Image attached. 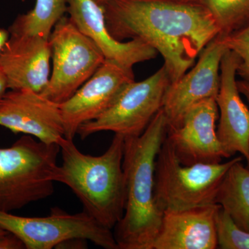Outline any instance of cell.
<instances>
[{
  "mask_svg": "<svg viewBox=\"0 0 249 249\" xmlns=\"http://www.w3.org/2000/svg\"><path fill=\"white\" fill-rule=\"evenodd\" d=\"M116 40L138 39L160 53L170 81H176L219 34L200 1L110 0L101 4Z\"/></svg>",
  "mask_w": 249,
  "mask_h": 249,
  "instance_id": "1",
  "label": "cell"
},
{
  "mask_svg": "<svg viewBox=\"0 0 249 249\" xmlns=\"http://www.w3.org/2000/svg\"><path fill=\"white\" fill-rule=\"evenodd\" d=\"M167 129L161 109L140 136L124 138L125 204L113 232L119 249H153L163 214L154 195L155 162Z\"/></svg>",
  "mask_w": 249,
  "mask_h": 249,
  "instance_id": "2",
  "label": "cell"
},
{
  "mask_svg": "<svg viewBox=\"0 0 249 249\" xmlns=\"http://www.w3.org/2000/svg\"><path fill=\"white\" fill-rule=\"evenodd\" d=\"M59 145L62 163L57 182L68 186L81 201L83 211L112 230L123 217L125 204L124 137L115 134L100 156L85 155L66 138Z\"/></svg>",
  "mask_w": 249,
  "mask_h": 249,
  "instance_id": "3",
  "label": "cell"
},
{
  "mask_svg": "<svg viewBox=\"0 0 249 249\" xmlns=\"http://www.w3.org/2000/svg\"><path fill=\"white\" fill-rule=\"evenodd\" d=\"M60 147L21 137L0 148V211L11 212L52 196L57 182Z\"/></svg>",
  "mask_w": 249,
  "mask_h": 249,
  "instance_id": "4",
  "label": "cell"
},
{
  "mask_svg": "<svg viewBox=\"0 0 249 249\" xmlns=\"http://www.w3.org/2000/svg\"><path fill=\"white\" fill-rule=\"evenodd\" d=\"M243 160L240 156L226 163L184 165L165 137L155 162L154 195L157 207L163 213L216 204L224 175Z\"/></svg>",
  "mask_w": 249,
  "mask_h": 249,
  "instance_id": "5",
  "label": "cell"
},
{
  "mask_svg": "<svg viewBox=\"0 0 249 249\" xmlns=\"http://www.w3.org/2000/svg\"><path fill=\"white\" fill-rule=\"evenodd\" d=\"M49 41L52 71L47 88L40 93L61 104L93 76L106 58L70 17L64 16L58 21Z\"/></svg>",
  "mask_w": 249,
  "mask_h": 249,
  "instance_id": "6",
  "label": "cell"
},
{
  "mask_svg": "<svg viewBox=\"0 0 249 249\" xmlns=\"http://www.w3.org/2000/svg\"><path fill=\"white\" fill-rule=\"evenodd\" d=\"M0 227L19 239L27 249L57 248L73 239L106 249H119L114 232L83 211L71 214L58 207L47 217H21L0 211Z\"/></svg>",
  "mask_w": 249,
  "mask_h": 249,
  "instance_id": "7",
  "label": "cell"
},
{
  "mask_svg": "<svg viewBox=\"0 0 249 249\" xmlns=\"http://www.w3.org/2000/svg\"><path fill=\"white\" fill-rule=\"evenodd\" d=\"M170 83L163 65L146 79L129 83L102 115L82 124L77 134L82 140L103 131H110L124 138L140 136L162 109Z\"/></svg>",
  "mask_w": 249,
  "mask_h": 249,
  "instance_id": "8",
  "label": "cell"
},
{
  "mask_svg": "<svg viewBox=\"0 0 249 249\" xmlns=\"http://www.w3.org/2000/svg\"><path fill=\"white\" fill-rule=\"evenodd\" d=\"M133 81V69L106 59L71 97L60 104L65 138L73 140L82 124L102 115Z\"/></svg>",
  "mask_w": 249,
  "mask_h": 249,
  "instance_id": "9",
  "label": "cell"
},
{
  "mask_svg": "<svg viewBox=\"0 0 249 249\" xmlns=\"http://www.w3.org/2000/svg\"><path fill=\"white\" fill-rule=\"evenodd\" d=\"M227 50L217 36L203 49L196 65L179 79L170 83L162 106L168 129L178 127L186 111L196 103L210 98L216 99L220 85L221 62Z\"/></svg>",
  "mask_w": 249,
  "mask_h": 249,
  "instance_id": "10",
  "label": "cell"
},
{
  "mask_svg": "<svg viewBox=\"0 0 249 249\" xmlns=\"http://www.w3.org/2000/svg\"><path fill=\"white\" fill-rule=\"evenodd\" d=\"M0 126L15 134L60 144L65 137L60 104L29 89H10L0 101Z\"/></svg>",
  "mask_w": 249,
  "mask_h": 249,
  "instance_id": "11",
  "label": "cell"
},
{
  "mask_svg": "<svg viewBox=\"0 0 249 249\" xmlns=\"http://www.w3.org/2000/svg\"><path fill=\"white\" fill-rule=\"evenodd\" d=\"M218 118L215 98H207L192 106L178 127L167 130L181 164H215L228 158L217 137Z\"/></svg>",
  "mask_w": 249,
  "mask_h": 249,
  "instance_id": "12",
  "label": "cell"
},
{
  "mask_svg": "<svg viewBox=\"0 0 249 249\" xmlns=\"http://www.w3.org/2000/svg\"><path fill=\"white\" fill-rule=\"evenodd\" d=\"M240 59L227 50L220 66V85L216 97L219 112L217 134L228 158L237 152L247 160L249 169V109L240 95L237 70Z\"/></svg>",
  "mask_w": 249,
  "mask_h": 249,
  "instance_id": "13",
  "label": "cell"
},
{
  "mask_svg": "<svg viewBox=\"0 0 249 249\" xmlns=\"http://www.w3.org/2000/svg\"><path fill=\"white\" fill-rule=\"evenodd\" d=\"M52 59L49 39L37 36L10 35L0 52V70L9 89L42 93L50 78Z\"/></svg>",
  "mask_w": 249,
  "mask_h": 249,
  "instance_id": "14",
  "label": "cell"
},
{
  "mask_svg": "<svg viewBox=\"0 0 249 249\" xmlns=\"http://www.w3.org/2000/svg\"><path fill=\"white\" fill-rule=\"evenodd\" d=\"M69 17L81 32L90 37L107 60L126 68L155 58L158 52L138 39L127 42L116 40L106 25L101 5L94 0H67Z\"/></svg>",
  "mask_w": 249,
  "mask_h": 249,
  "instance_id": "15",
  "label": "cell"
},
{
  "mask_svg": "<svg viewBox=\"0 0 249 249\" xmlns=\"http://www.w3.org/2000/svg\"><path fill=\"white\" fill-rule=\"evenodd\" d=\"M219 204L163 213L153 249H217L215 218Z\"/></svg>",
  "mask_w": 249,
  "mask_h": 249,
  "instance_id": "16",
  "label": "cell"
},
{
  "mask_svg": "<svg viewBox=\"0 0 249 249\" xmlns=\"http://www.w3.org/2000/svg\"><path fill=\"white\" fill-rule=\"evenodd\" d=\"M236 162L219 185L215 203L220 205L235 224L249 232V169Z\"/></svg>",
  "mask_w": 249,
  "mask_h": 249,
  "instance_id": "17",
  "label": "cell"
},
{
  "mask_svg": "<svg viewBox=\"0 0 249 249\" xmlns=\"http://www.w3.org/2000/svg\"><path fill=\"white\" fill-rule=\"evenodd\" d=\"M67 11V0H36L34 9L19 15L10 26V35H31L49 39L55 24Z\"/></svg>",
  "mask_w": 249,
  "mask_h": 249,
  "instance_id": "18",
  "label": "cell"
},
{
  "mask_svg": "<svg viewBox=\"0 0 249 249\" xmlns=\"http://www.w3.org/2000/svg\"><path fill=\"white\" fill-rule=\"evenodd\" d=\"M201 3L213 18L221 37L249 25V0H201Z\"/></svg>",
  "mask_w": 249,
  "mask_h": 249,
  "instance_id": "19",
  "label": "cell"
},
{
  "mask_svg": "<svg viewBox=\"0 0 249 249\" xmlns=\"http://www.w3.org/2000/svg\"><path fill=\"white\" fill-rule=\"evenodd\" d=\"M215 228L217 248L249 249V232L239 227L221 206L216 214Z\"/></svg>",
  "mask_w": 249,
  "mask_h": 249,
  "instance_id": "20",
  "label": "cell"
},
{
  "mask_svg": "<svg viewBox=\"0 0 249 249\" xmlns=\"http://www.w3.org/2000/svg\"><path fill=\"white\" fill-rule=\"evenodd\" d=\"M219 37L226 48L240 59L237 75L249 83V25L225 37Z\"/></svg>",
  "mask_w": 249,
  "mask_h": 249,
  "instance_id": "21",
  "label": "cell"
},
{
  "mask_svg": "<svg viewBox=\"0 0 249 249\" xmlns=\"http://www.w3.org/2000/svg\"><path fill=\"white\" fill-rule=\"evenodd\" d=\"M25 249L22 241L0 227V249Z\"/></svg>",
  "mask_w": 249,
  "mask_h": 249,
  "instance_id": "22",
  "label": "cell"
},
{
  "mask_svg": "<svg viewBox=\"0 0 249 249\" xmlns=\"http://www.w3.org/2000/svg\"><path fill=\"white\" fill-rule=\"evenodd\" d=\"M237 86H238L239 91L240 93L243 94L247 98L249 103V83L246 80H240L237 81Z\"/></svg>",
  "mask_w": 249,
  "mask_h": 249,
  "instance_id": "23",
  "label": "cell"
},
{
  "mask_svg": "<svg viewBox=\"0 0 249 249\" xmlns=\"http://www.w3.org/2000/svg\"><path fill=\"white\" fill-rule=\"evenodd\" d=\"M7 89H9L7 80H6V77H5L3 72L0 70V101L6 93Z\"/></svg>",
  "mask_w": 249,
  "mask_h": 249,
  "instance_id": "24",
  "label": "cell"
},
{
  "mask_svg": "<svg viewBox=\"0 0 249 249\" xmlns=\"http://www.w3.org/2000/svg\"><path fill=\"white\" fill-rule=\"evenodd\" d=\"M9 31L4 29H0V52L2 49L6 42L9 38Z\"/></svg>",
  "mask_w": 249,
  "mask_h": 249,
  "instance_id": "25",
  "label": "cell"
},
{
  "mask_svg": "<svg viewBox=\"0 0 249 249\" xmlns=\"http://www.w3.org/2000/svg\"><path fill=\"white\" fill-rule=\"evenodd\" d=\"M94 1L97 2L98 4L101 5L107 2L108 1H110V0H94Z\"/></svg>",
  "mask_w": 249,
  "mask_h": 249,
  "instance_id": "26",
  "label": "cell"
},
{
  "mask_svg": "<svg viewBox=\"0 0 249 249\" xmlns=\"http://www.w3.org/2000/svg\"><path fill=\"white\" fill-rule=\"evenodd\" d=\"M176 1H200L201 0H176Z\"/></svg>",
  "mask_w": 249,
  "mask_h": 249,
  "instance_id": "27",
  "label": "cell"
}]
</instances>
